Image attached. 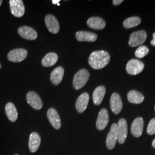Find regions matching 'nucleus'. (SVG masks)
I'll list each match as a JSON object with an SVG mask.
<instances>
[{
	"label": "nucleus",
	"instance_id": "1",
	"mask_svg": "<svg viewBox=\"0 0 155 155\" xmlns=\"http://www.w3.org/2000/svg\"><path fill=\"white\" fill-rule=\"evenodd\" d=\"M110 60V56L105 51L100 50L93 52L89 56V65L95 70H100L106 66Z\"/></svg>",
	"mask_w": 155,
	"mask_h": 155
},
{
	"label": "nucleus",
	"instance_id": "2",
	"mask_svg": "<svg viewBox=\"0 0 155 155\" xmlns=\"http://www.w3.org/2000/svg\"><path fill=\"white\" fill-rule=\"evenodd\" d=\"M90 74L86 69H81L74 75L72 81V85L74 89L79 90L82 89L89 81Z\"/></svg>",
	"mask_w": 155,
	"mask_h": 155
},
{
	"label": "nucleus",
	"instance_id": "3",
	"mask_svg": "<svg viewBox=\"0 0 155 155\" xmlns=\"http://www.w3.org/2000/svg\"><path fill=\"white\" fill-rule=\"evenodd\" d=\"M144 64L143 61L137 59H133L127 62L126 70L127 73L130 75H136L143 71Z\"/></svg>",
	"mask_w": 155,
	"mask_h": 155
},
{
	"label": "nucleus",
	"instance_id": "4",
	"mask_svg": "<svg viewBox=\"0 0 155 155\" xmlns=\"http://www.w3.org/2000/svg\"><path fill=\"white\" fill-rule=\"evenodd\" d=\"M147 35L144 31H139L132 33L130 36L129 45L130 47H134L143 44L146 40Z\"/></svg>",
	"mask_w": 155,
	"mask_h": 155
},
{
	"label": "nucleus",
	"instance_id": "5",
	"mask_svg": "<svg viewBox=\"0 0 155 155\" xmlns=\"http://www.w3.org/2000/svg\"><path fill=\"white\" fill-rule=\"evenodd\" d=\"M28 56V51L24 48H16L11 51L8 54V60L12 62H21Z\"/></svg>",
	"mask_w": 155,
	"mask_h": 155
},
{
	"label": "nucleus",
	"instance_id": "6",
	"mask_svg": "<svg viewBox=\"0 0 155 155\" xmlns=\"http://www.w3.org/2000/svg\"><path fill=\"white\" fill-rule=\"evenodd\" d=\"M117 141H118V127L117 124L114 123L112 124L106 137V144L107 148L109 150H113L115 147Z\"/></svg>",
	"mask_w": 155,
	"mask_h": 155
},
{
	"label": "nucleus",
	"instance_id": "7",
	"mask_svg": "<svg viewBox=\"0 0 155 155\" xmlns=\"http://www.w3.org/2000/svg\"><path fill=\"white\" fill-rule=\"evenodd\" d=\"M11 13L15 17H21L25 13V6L22 0H10Z\"/></svg>",
	"mask_w": 155,
	"mask_h": 155
},
{
	"label": "nucleus",
	"instance_id": "8",
	"mask_svg": "<svg viewBox=\"0 0 155 155\" xmlns=\"http://www.w3.org/2000/svg\"><path fill=\"white\" fill-rule=\"evenodd\" d=\"M27 101L28 104L35 110H40L43 104L40 97L34 91H29L27 94Z\"/></svg>",
	"mask_w": 155,
	"mask_h": 155
},
{
	"label": "nucleus",
	"instance_id": "9",
	"mask_svg": "<svg viewBox=\"0 0 155 155\" xmlns=\"http://www.w3.org/2000/svg\"><path fill=\"white\" fill-rule=\"evenodd\" d=\"M45 24L51 33L56 34L59 32L60 29L59 24L54 15H47L45 17Z\"/></svg>",
	"mask_w": 155,
	"mask_h": 155
},
{
	"label": "nucleus",
	"instance_id": "10",
	"mask_svg": "<svg viewBox=\"0 0 155 155\" xmlns=\"http://www.w3.org/2000/svg\"><path fill=\"white\" fill-rule=\"evenodd\" d=\"M118 127V141L120 144L124 143L127 134V121L121 118L117 124Z\"/></svg>",
	"mask_w": 155,
	"mask_h": 155
},
{
	"label": "nucleus",
	"instance_id": "11",
	"mask_svg": "<svg viewBox=\"0 0 155 155\" xmlns=\"http://www.w3.org/2000/svg\"><path fill=\"white\" fill-rule=\"evenodd\" d=\"M47 115L51 125L55 129H59L61 127V120L55 109L52 107L49 109Z\"/></svg>",
	"mask_w": 155,
	"mask_h": 155
},
{
	"label": "nucleus",
	"instance_id": "12",
	"mask_svg": "<svg viewBox=\"0 0 155 155\" xmlns=\"http://www.w3.org/2000/svg\"><path fill=\"white\" fill-rule=\"evenodd\" d=\"M18 35L24 39L28 40H34L38 38L36 31L31 27L28 26H22L18 29Z\"/></svg>",
	"mask_w": 155,
	"mask_h": 155
},
{
	"label": "nucleus",
	"instance_id": "13",
	"mask_svg": "<svg viewBox=\"0 0 155 155\" xmlns=\"http://www.w3.org/2000/svg\"><path fill=\"white\" fill-rule=\"evenodd\" d=\"M110 106L111 111L116 114H119L122 108V100L120 95L113 93L111 95L110 100Z\"/></svg>",
	"mask_w": 155,
	"mask_h": 155
},
{
	"label": "nucleus",
	"instance_id": "14",
	"mask_svg": "<svg viewBox=\"0 0 155 155\" xmlns=\"http://www.w3.org/2000/svg\"><path fill=\"white\" fill-rule=\"evenodd\" d=\"M109 123V114L107 109H101L98 114L96 122L97 128L100 130H103L105 129Z\"/></svg>",
	"mask_w": 155,
	"mask_h": 155
},
{
	"label": "nucleus",
	"instance_id": "15",
	"mask_svg": "<svg viewBox=\"0 0 155 155\" xmlns=\"http://www.w3.org/2000/svg\"><path fill=\"white\" fill-rule=\"evenodd\" d=\"M89 100L90 97L89 94L87 93H83V94L79 95L75 103L76 109L78 113H82L86 110L88 106Z\"/></svg>",
	"mask_w": 155,
	"mask_h": 155
},
{
	"label": "nucleus",
	"instance_id": "16",
	"mask_svg": "<svg viewBox=\"0 0 155 155\" xmlns=\"http://www.w3.org/2000/svg\"><path fill=\"white\" fill-rule=\"evenodd\" d=\"M41 144V137L39 133L33 132L29 136V149L32 153L36 152L39 148Z\"/></svg>",
	"mask_w": 155,
	"mask_h": 155
},
{
	"label": "nucleus",
	"instance_id": "17",
	"mask_svg": "<svg viewBox=\"0 0 155 155\" xmlns=\"http://www.w3.org/2000/svg\"><path fill=\"white\" fill-rule=\"evenodd\" d=\"M144 127V120L142 118L138 117L132 122L131 126V132L136 137H139L143 134Z\"/></svg>",
	"mask_w": 155,
	"mask_h": 155
},
{
	"label": "nucleus",
	"instance_id": "18",
	"mask_svg": "<svg viewBox=\"0 0 155 155\" xmlns=\"http://www.w3.org/2000/svg\"><path fill=\"white\" fill-rule=\"evenodd\" d=\"M76 39L79 41L94 42L97 39V35L95 33L88 31H78L75 35Z\"/></svg>",
	"mask_w": 155,
	"mask_h": 155
},
{
	"label": "nucleus",
	"instance_id": "19",
	"mask_svg": "<svg viewBox=\"0 0 155 155\" xmlns=\"http://www.w3.org/2000/svg\"><path fill=\"white\" fill-rule=\"evenodd\" d=\"M87 24L90 28L101 30L106 27L105 21L99 17H92L88 19Z\"/></svg>",
	"mask_w": 155,
	"mask_h": 155
},
{
	"label": "nucleus",
	"instance_id": "20",
	"mask_svg": "<svg viewBox=\"0 0 155 155\" xmlns=\"http://www.w3.org/2000/svg\"><path fill=\"white\" fill-rule=\"evenodd\" d=\"M64 74V70L61 66L55 68L51 74L50 79L54 85H58L61 83L63 78Z\"/></svg>",
	"mask_w": 155,
	"mask_h": 155
},
{
	"label": "nucleus",
	"instance_id": "21",
	"mask_svg": "<svg viewBox=\"0 0 155 155\" xmlns=\"http://www.w3.org/2000/svg\"><path fill=\"white\" fill-rule=\"evenodd\" d=\"M106 89L104 86H100L94 90L93 94V100L94 105H100L105 97Z\"/></svg>",
	"mask_w": 155,
	"mask_h": 155
},
{
	"label": "nucleus",
	"instance_id": "22",
	"mask_svg": "<svg viewBox=\"0 0 155 155\" xmlns=\"http://www.w3.org/2000/svg\"><path fill=\"white\" fill-rule=\"evenodd\" d=\"M5 113L9 121L12 122L16 121L18 118V113L16 106L13 103L9 102L6 105Z\"/></svg>",
	"mask_w": 155,
	"mask_h": 155
},
{
	"label": "nucleus",
	"instance_id": "23",
	"mask_svg": "<svg viewBox=\"0 0 155 155\" xmlns=\"http://www.w3.org/2000/svg\"><path fill=\"white\" fill-rule=\"evenodd\" d=\"M127 100L132 104H141L144 100V95L137 91L131 90L127 95Z\"/></svg>",
	"mask_w": 155,
	"mask_h": 155
},
{
	"label": "nucleus",
	"instance_id": "24",
	"mask_svg": "<svg viewBox=\"0 0 155 155\" xmlns=\"http://www.w3.org/2000/svg\"><path fill=\"white\" fill-rule=\"evenodd\" d=\"M58 61V56L55 52H50L42 59L41 64L44 67H51Z\"/></svg>",
	"mask_w": 155,
	"mask_h": 155
},
{
	"label": "nucleus",
	"instance_id": "25",
	"mask_svg": "<svg viewBox=\"0 0 155 155\" xmlns=\"http://www.w3.org/2000/svg\"><path fill=\"white\" fill-rule=\"evenodd\" d=\"M141 22V20L139 17H131L125 20L123 22V26L127 29L133 28L139 25Z\"/></svg>",
	"mask_w": 155,
	"mask_h": 155
},
{
	"label": "nucleus",
	"instance_id": "26",
	"mask_svg": "<svg viewBox=\"0 0 155 155\" xmlns=\"http://www.w3.org/2000/svg\"><path fill=\"white\" fill-rule=\"evenodd\" d=\"M149 53V49L144 45H141L135 52V56L138 58H143Z\"/></svg>",
	"mask_w": 155,
	"mask_h": 155
},
{
	"label": "nucleus",
	"instance_id": "27",
	"mask_svg": "<svg viewBox=\"0 0 155 155\" xmlns=\"http://www.w3.org/2000/svg\"><path fill=\"white\" fill-rule=\"evenodd\" d=\"M147 133L150 135L155 134V118H152L149 122L147 127Z\"/></svg>",
	"mask_w": 155,
	"mask_h": 155
},
{
	"label": "nucleus",
	"instance_id": "28",
	"mask_svg": "<svg viewBox=\"0 0 155 155\" xmlns=\"http://www.w3.org/2000/svg\"><path fill=\"white\" fill-rule=\"evenodd\" d=\"M122 2H123L122 0H113V4L114 5L117 6L121 4Z\"/></svg>",
	"mask_w": 155,
	"mask_h": 155
},
{
	"label": "nucleus",
	"instance_id": "29",
	"mask_svg": "<svg viewBox=\"0 0 155 155\" xmlns=\"http://www.w3.org/2000/svg\"><path fill=\"white\" fill-rule=\"evenodd\" d=\"M150 44L153 46H155V33L153 34V39L150 41Z\"/></svg>",
	"mask_w": 155,
	"mask_h": 155
},
{
	"label": "nucleus",
	"instance_id": "30",
	"mask_svg": "<svg viewBox=\"0 0 155 155\" xmlns=\"http://www.w3.org/2000/svg\"><path fill=\"white\" fill-rule=\"evenodd\" d=\"M59 2H60V0H53L52 1V4L57 5Z\"/></svg>",
	"mask_w": 155,
	"mask_h": 155
},
{
	"label": "nucleus",
	"instance_id": "31",
	"mask_svg": "<svg viewBox=\"0 0 155 155\" xmlns=\"http://www.w3.org/2000/svg\"><path fill=\"white\" fill-rule=\"evenodd\" d=\"M152 146L155 148V139H154V140L152 142Z\"/></svg>",
	"mask_w": 155,
	"mask_h": 155
},
{
	"label": "nucleus",
	"instance_id": "32",
	"mask_svg": "<svg viewBox=\"0 0 155 155\" xmlns=\"http://www.w3.org/2000/svg\"><path fill=\"white\" fill-rule=\"evenodd\" d=\"M2 0H0V6L2 5Z\"/></svg>",
	"mask_w": 155,
	"mask_h": 155
},
{
	"label": "nucleus",
	"instance_id": "33",
	"mask_svg": "<svg viewBox=\"0 0 155 155\" xmlns=\"http://www.w3.org/2000/svg\"><path fill=\"white\" fill-rule=\"evenodd\" d=\"M1 67H2V66H1V63H0V69H1Z\"/></svg>",
	"mask_w": 155,
	"mask_h": 155
},
{
	"label": "nucleus",
	"instance_id": "34",
	"mask_svg": "<svg viewBox=\"0 0 155 155\" xmlns=\"http://www.w3.org/2000/svg\"><path fill=\"white\" fill-rule=\"evenodd\" d=\"M57 5H58V6L60 5V4H59V3H58V4H57Z\"/></svg>",
	"mask_w": 155,
	"mask_h": 155
},
{
	"label": "nucleus",
	"instance_id": "35",
	"mask_svg": "<svg viewBox=\"0 0 155 155\" xmlns=\"http://www.w3.org/2000/svg\"></svg>",
	"mask_w": 155,
	"mask_h": 155
},
{
	"label": "nucleus",
	"instance_id": "36",
	"mask_svg": "<svg viewBox=\"0 0 155 155\" xmlns=\"http://www.w3.org/2000/svg\"></svg>",
	"mask_w": 155,
	"mask_h": 155
}]
</instances>
